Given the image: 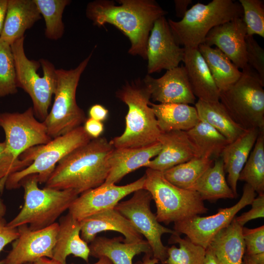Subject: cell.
Segmentation results:
<instances>
[{"label":"cell","instance_id":"11","mask_svg":"<svg viewBox=\"0 0 264 264\" xmlns=\"http://www.w3.org/2000/svg\"><path fill=\"white\" fill-rule=\"evenodd\" d=\"M153 199L151 194L144 189L133 193L129 199L119 202L114 208L128 219L135 229L146 239L153 256L162 264L167 258V247L164 245L161 237L164 234L177 233L162 225L150 207Z\"/></svg>","mask_w":264,"mask_h":264},{"label":"cell","instance_id":"27","mask_svg":"<svg viewBox=\"0 0 264 264\" xmlns=\"http://www.w3.org/2000/svg\"><path fill=\"white\" fill-rule=\"evenodd\" d=\"M242 228L234 218L229 225L213 238L208 247L220 264H242L245 254Z\"/></svg>","mask_w":264,"mask_h":264},{"label":"cell","instance_id":"23","mask_svg":"<svg viewBox=\"0 0 264 264\" xmlns=\"http://www.w3.org/2000/svg\"><path fill=\"white\" fill-rule=\"evenodd\" d=\"M80 232V221L69 213L62 217L59 220L52 259L60 264H66L67 257L73 255L88 263L90 256L89 245L82 239Z\"/></svg>","mask_w":264,"mask_h":264},{"label":"cell","instance_id":"45","mask_svg":"<svg viewBox=\"0 0 264 264\" xmlns=\"http://www.w3.org/2000/svg\"><path fill=\"white\" fill-rule=\"evenodd\" d=\"M88 113L89 118L102 122L107 118L109 111L102 105L95 104L89 108Z\"/></svg>","mask_w":264,"mask_h":264},{"label":"cell","instance_id":"9","mask_svg":"<svg viewBox=\"0 0 264 264\" xmlns=\"http://www.w3.org/2000/svg\"><path fill=\"white\" fill-rule=\"evenodd\" d=\"M143 189L154 201L157 220L169 224L207 212L196 191L179 188L168 181L163 172L147 168Z\"/></svg>","mask_w":264,"mask_h":264},{"label":"cell","instance_id":"31","mask_svg":"<svg viewBox=\"0 0 264 264\" xmlns=\"http://www.w3.org/2000/svg\"><path fill=\"white\" fill-rule=\"evenodd\" d=\"M195 107L199 120L209 124L230 143L248 130L244 129L233 120L220 101L207 102L198 100L195 103Z\"/></svg>","mask_w":264,"mask_h":264},{"label":"cell","instance_id":"4","mask_svg":"<svg viewBox=\"0 0 264 264\" xmlns=\"http://www.w3.org/2000/svg\"><path fill=\"white\" fill-rule=\"evenodd\" d=\"M36 175L24 177L20 186L24 189V203L20 212L7 223L11 227L29 224L36 230L56 222L57 219L68 210L79 194L72 189H40Z\"/></svg>","mask_w":264,"mask_h":264},{"label":"cell","instance_id":"42","mask_svg":"<svg viewBox=\"0 0 264 264\" xmlns=\"http://www.w3.org/2000/svg\"><path fill=\"white\" fill-rule=\"evenodd\" d=\"M251 204L252 208L250 210L235 217L237 222L242 227L251 220L264 217V194L255 198Z\"/></svg>","mask_w":264,"mask_h":264},{"label":"cell","instance_id":"29","mask_svg":"<svg viewBox=\"0 0 264 264\" xmlns=\"http://www.w3.org/2000/svg\"><path fill=\"white\" fill-rule=\"evenodd\" d=\"M225 173L222 160L220 157L215 160L213 165L203 174L190 190L197 192L203 201L236 198L225 179Z\"/></svg>","mask_w":264,"mask_h":264},{"label":"cell","instance_id":"49","mask_svg":"<svg viewBox=\"0 0 264 264\" xmlns=\"http://www.w3.org/2000/svg\"><path fill=\"white\" fill-rule=\"evenodd\" d=\"M159 262L158 260L153 256V254L146 253L141 261H138L134 264H157Z\"/></svg>","mask_w":264,"mask_h":264},{"label":"cell","instance_id":"25","mask_svg":"<svg viewBox=\"0 0 264 264\" xmlns=\"http://www.w3.org/2000/svg\"><path fill=\"white\" fill-rule=\"evenodd\" d=\"M124 240L122 236L112 238L96 237L89 245L90 255L98 259L106 257L112 264H132L135 256L142 253L153 254L146 240L127 243Z\"/></svg>","mask_w":264,"mask_h":264},{"label":"cell","instance_id":"51","mask_svg":"<svg viewBox=\"0 0 264 264\" xmlns=\"http://www.w3.org/2000/svg\"><path fill=\"white\" fill-rule=\"evenodd\" d=\"M34 264H60L59 263L52 259L43 257L39 259Z\"/></svg>","mask_w":264,"mask_h":264},{"label":"cell","instance_id":"43","mask_svg":"<svg viewBox=\"0 0 264 264\" xmlns=\"http://www.w3.org/2000/svg\"><path fill=\"white\" fill-rule=\"evenodd\" d=\"M19 236L18 228L8 226L3 218L0 219V252L6 245L13 242Z\"/></svg>","mask_w":264,"mask_h":264},{"label":"cell","instance_id":"54","mask_svg":"<svg viewBox=\"0 0 264 264\" xmlns=\"http://www.w3.org/2000/svg\"><path fill=\"white\" fill-rule=\"evenodd\" d=\"M242 264H255L252 260L247 255L244 254Z\"/></svg>","mask_w":264,"mask_h":264},{"label":"cell","instance_id":"40","mask_svg":"<svg viewBox=\"0 0 264 264\" xmlns=\"http://www.w3.org/2000/svg\"><path fill=\"white\" fill-rule=\"evenodd\" d=\"M246 56L247 65L258 75L264 84V50L253 36L247 35L245 38Z\"/></svg>","mask_w":264,"mask_h":264},{"label":"cell","instance_id":"7","mask_svg":"<svg viewBox=\"0 0 264 264\" xmlns=\"http://www.w3.org/2000/svg\"><path fill=\"white\" fill-rule=\"evenodd\" d=\"M91 139L83 126H81L65 134L52 138L45 144L29 148L19 157L28 159L32 163L9 175L4 182V188L7 190L18 188L21 181L31 175H36L39 183H45L60 160Z\"/></svg>","mask_w":264,"mask_h":264},{"label":"cell","instance_id":"15","mask_svg":"<svg viewBox=\"0 0 264 264\" xmlns=\"http://www.w3.org/2000/svg\"><path fill=\"white\" fill-rule=\"evenodd\" d=\"M145 178L144 175L137 180L125 185L104 183L87 190L74 200L68 209V213L74 218L81 221L92 215L114 208L122 198L143 189Z\"/></svg>","mask_w":264,"mask_h":264},{"label":"cell","instance_id":"41","mask_svg":"<svg viewBox=\"0 0 264 264\" xmlns=\"http://www.w3.org/2000/svg\"><path fill=\"white\" fill-rule=\"evenodd\" d=\"M245 255L252 256L264 253V226L254 229L242 227Z\"/></svg>","mask_w":264,"mask_h":264},{"label":"cell","instance_id":"46","mask_svg":"<svg viewBox=\"0 0 264 264\" xmlns=\"http://www.w3.org/2000/svg\"><path fill=\"white\" fill-rule=\"evenodd\" d=\"M192 3V0H175L176 15L177 17H183L188 10L189 5Z\"/></svg>","mask_w":264,"mask_h":264},{"label":"cell","instance_id":"34","mask_svg":"<svg viewBox=\"0 0 264 264\" xmlns=\"http://www.w3.org/2000/svg\"><path fill=\"white\" fill-rule=\"evenodd\" d=\"M239 180L245 181L259 195L264 194V129L260 130Z\"/></svg>","mask_w":264,"mask_h":264},{"label":"cell","instance_id":"13","mask_svg":"<svg viewBox=\"0 0 264 264\" xmlns=\"http://www.w3.org/2000/svg\"><path fill=\"white\" fill-rule=\"evenodd\" d=\"M0 127L5 133L8 152L16 158L29 148L52 139L43 122L36 119L32 107L22 113H0Z\"/></svg>","mask_w":264,"mask_h":264},{"label":"cell","instance_id":"48","mask_svg":"<svg viewBox=\"0 0 264 264\" xmlns=\"http://www.w3.org/2000/svg\"><path fill=\"white\" fill-rule=\"evenodd\" d=\"M204 264H220L216 257L209 247L206 249Z\"/></svg>","mask_w":264,"mask_h":264},{"label":"cell","instance_id":"37","mask_svg":"<svg viewBox=\"0 0 264 264\" xmlns=\"http://www.w3.org/2000/svg\"><path fill=\"white\" fill-rule=\"evenodd\" d=\"M17 88L11 45L0 39V97L17 93Z\"/></svg>","mask_w":264,"mask_h":264},{"label":"cell","instance_id":"50","mask_svg":"<svg viewBox=\"0 0 264 264\" xmlns=\"http://www.w3.org/2000/svg\"><path fill=\"white\" fill-rule=\"evenodd\" d=\"M248 256L252 260L255 264H264V253Z\"/></svg>","mask_w":264,"mask_h":264},{"label":"cell","instance_id":"36","mask_svg":"<svg viewBox=\"0 0 264 264\" xmlns=\"http://www.w3.org/2000/svg\"><path fill=\"white\" fill-rule=\"evenodd\" d=\"M45 22L44 35L52 40L60 39L64 34L65 25L62 16L69 0H34Z\"/></svg>","mask_w":264,"mask_h":264},{"label":"cell","instance_id":"22","mask_svg":"<svg viewBox=\"0 0 264 264\" xmlns=\"http://www.w3.org/2000/svg\"><path fill=\"white\" fill-rule=\"evenodd\" d=\"M182 62L195 96L205 102L219 101L220 90L198 48H184Z\"/></svg>","mask_w":264,"mask_h":264},{"label":"cell","instance_id":"3","mask_svg":"<svg viewBox=\"0 0 264 264\" xmlns=\"http://www.w3.org/2000/svg\"><path fill=\"white\" fill-rule=\"evenodd\" d=\"M128 108L123 133L110 141L114 148H141L158 142L161 132L153 109L151 95L143 80L127 82L116 93Z\"/></svg>","mask_w":264,"mask_h":264},{"label":"cell","instance_id":"52","mask_svg":"<svg viewBox=\"0 0 264 264\" xmlns=\"http://www.w3.org/2000/svg\"><path fill=\"white\" fill-rule=\"evenodd\" d=\"M7 211L6 206L3 200L0 199V219L3 218Z\"/></svg>","mask_w":264,"mask_h":264},{"label":"cell","instance_id":"17","mask_svg":"<svg viewBox=\"0 0 264 264\" xmlns=\"http://www.w3.org/2000/svg\"><path fill=\"white\" fill-rule=\"evenodd\" d=\"M143 81L149 89L151 99L160 104H194L196 97L184 66L167 70L159 78L147 74Z\"/></svg>","mask_w":264,"mask_h":264},{"label":"cell","instance_id":"38","mask_svg":"<svg viewBox=\"0 0 264 264\" xmlns=\"http://www.w3.org/2000/svg\"><path fill=\"white\" fill-rule=\"evenodd\" d=\"M247 35L264 38V4L262 0H239Z\"/></svg>","mask_w":264,"mask_h":264},{"label":"cell","instance_id":"33","mask_svg":"<svg viewBox=\"0 0 264 264\" xmlns=\"http://www.w3.org/2000/svg\"><path fill=\"white\" fill-rule=\"evenodd\" d=\"M214 160L202 157H194L164 172L165 178L175 186L190 190L203 174L214 164Z\"/></svg>","mask_w":264,"mask_h":264},{"label":"cell","instance_id":"56","mask_svg":"<svg viewBox=\"0 0 264 264\" xmlns=\"http://www.w3.org/2000/svg\"><path fill=\"white\" fill-rule=\"evenodd\" d=\"M34 264L32 263H26V264Z\"/></svg>","mask_w":264,"mask_h":264},{"label":"cell","instance_id":"55","mask_svg":"<svg viewBox=\"0 0 264 264\" xmlns=\"http://www.w3.org/2000/svg\"><path fill=\"white\" fill-rule=\"evenodd\" d=\"M0 264H3V260L0 261Z\"/></svg>","mask_w":264,"mask_h":264},{"label":"cell","instance_id":"5","mask_svg":"<svg viewBox=\"0 0 264 264\" xmlns=\"http://www.w3.org/2000/svg\"><path fill=\"white\" fill-rule=\"evenodd\" d=\"M243 17L238 1L213 0L207 4L198 2L188 9L179 21H168L176 42L184 48H198L203 44L213 27Z\"/></svg>","mask_w":264,"mask_h":264},{"label":"cell","instance_id":"53","mask_svg":"<svg viewBox=\"0 0 264 264\" xmlns=\"http://www.w3.org/2000/svg\"><path fill=\"white\" fill-rule=\"evenodd\" d=\"M93 264H112L111 261L106 257H101L98 261Z\"/></svg>","mask_w":264,"mask_h":264},{"label":"cell","instance_id":"24","mask_svg":"<svg viewBox=\"0 0 264 264\" xmlns=\"http://www.w3.org/2000/svg\"><path fill=\"white\" fill-rule=\"evenodd\" d=\"M41 19V14L34 0H8L0 39L11 45L24 37L25 31Z\"/></svg>","mask_w":264,"mask_h":264},{"label":"cell","instance_id":"47","mask_svg":"<svg viewBox=\"0 0 264 264\" xmlns=\"http://www.w3.org/2000/svg\"><path fill=\"white\" fill-rule=\"evenodd\" d=\"M7 4L8 0H0V36L4 25Z\"/></svg>","mask_w":264,"mask_h":264},{"label":"cell","instance_id":"6","mask_svg":"<svg viewBox=\"0 0 264 264\" xmlns=\"http://www.w3.org/2000/svg\"><path fill=\"white\" fill-rule=\"evenodd\" d=\"M24 36L16 40L11 47L14 60L17 88L30 97L36 117L44 121L48 114L56 85L54 65L47 60H30L24 49Z\"/></svg>","mask_w":264,"mask_h":264},{"label":"cell","instance_id":"21","mask_svg":"<svg viewBox=\"0 0 264 264\" xmlns=\"http://www.w3.org/2000/svg\"><path fill=\"white\" fill-rule=\"evenodd\" d=\"M161 148L159 142L141 148H114L109 155L110 171L104 183L115 184L127 174L146 167Z\"/></svg>","mask_w":264,"mask_h":264},{"label":"cell","instance_id":"16","mask_svg":"<svg viewBox=\"0 0 264 264\" xmlns=\"http://www.w3.org/2000/svg\"><path fill=\"white\" fill-rule=\"evenodd\" d=\"M184 48L180 47L171 32L165 16L154 23L148 40V74L178 66L183 61Z\"/></svg>","mask_w":264,"mask_h":264},{"label":"cell","instance_id":"39","mask_svg":"<svg viewBox=\"0 0 264 264\" xmlns=\"http://www.w3.org/2000/svg\"><path fill=\"white\" fill-rule=\"evenodd\" d=\"M32 162L22 158H15L9 153L5 142H0V192L4 188V182L11 174L28 167Z\"/></svg>","mask_w":264,"mask_h":264},{"label":"cell","instance_id":"12","mask_svg":"<svg viewBox=\"0 0 264 264\" xmlns=\"http://www.w3.org/2000/svg\"><path fill=\"white\" fill-rule=\"evenodd\" d=\"M255 196L256 192L253 188L245 183L241 198L234 205L220 208L217 213L213 215H196L175 222L174 230L179 234H185L193 243L206 249L215 236L230 224L237 213L251 204Z\"/></svg>","mask_w":264,"mask_h":264},{"label":"cell","instance_id":"1","mask_svg":"<svg viewBox=\"0 0 264 264\" xmlns=\"http://www.w3.org/2000/svg\"><path fill=\"white\" fill-rule=\"evenodd\" d=\"M118 5L110 0H97L88 3L87 17L94 25L109 23L129 39L128 53L147 59V45L154 22L167 12L154 0H119Z\"/></svg>","mask_w":264,"mask_h":264},{"label":"cell","instance_id":"44","mask_svg":"<svg viewBox=\"0 0 264 264\" xmlns=\"http://www.w3.org/2000/svg\"><path fill=\"white\" fill-rule=\"evenodd\" d=\"M83 127L86 133L92 139L99 137L104 131L103 123L90 118L86 120Z\"/></svg>","mask_w":264,"mask_h":264},{"label":"cell","instance_id":"30","mask_svg":"<svg viewBox=\"0 0 264 264\" xmlns=\"http://www.w3.org/2000/svg\"><path fill=\"white\" fill-rule=\"evenodd\" d=\"M198 48L220 91L228 88L240 78L242 71L219 48L204 44Z\"/></svg>","mask_w":264,"mask_h":264},{"label":"cell","instance_id":"2","mask_svg":"<svg viewBox=\"0 0 264 264\" xmlns=\"http://www.w3.org/2000/svg\"><path fill=\"white\" fill-rule=\"evenodd\" d=\"M114 148L105 137L92 139L59 162L44 187L72 189L81 194L99 186L109 175L108 157Z\"/></svg>","mask_w":264,"mask_h":264},{"label":"cell","instance_id":"35","mask_svg":"<svg viewBox=\"0 0 264 264\" xmlns=\"http://www.w3.org/2000/svg\"><path fill=\"white\" fill-rule=\"evenodd\" d=\"M169 243H177L167 248V258L163 264H204L206 249L182 238L178 233L172 234Z\"/></svg>","mask_w":264,"mask_h":264},{"label":"cell","instance_id":"8","mask_svg":"<svg viewBox=\"0 0 264 264\" xmlns=\"http://www.w3.org/2000/svg\"><path fill=\"white\" fill-rule=\"evenodd\" d=\"M242 72L236 83L220 91L219 101L244 129H264V84L248 65Z\"/></svg>","mask_w":264,"mask_h":264},{"label":"cell","instance_id":"26","mask_svg":"<svg viewBox=\"0 0 264 264\" xmlns=\"http://www.w3.org/2000/svg\"><path fill=\"white\" fill-rule=\"evenodd\" d=\"M260 130H248L236 140L227 144L221 152L220 157L225 173L228 174L227 183L236 197L240 174L254 147Z\"/></svg>","mask_w":264,"mask_h":264},{"label":"cell","instance_id":"32","mask_svg":"<svg viewBox=\"0 0 264 264\" xmlns=\"http://www.w3.org/2000/svg\"><path fill=\"white\" fill-rule=\"evenodd\" d=\"M186 132L199 156L214 160L220 157L222 151L230 143L217 130L200 120Z\"/></svg>","mask_w":264,"mask_h":264},{"label":"cell","instance_id":"19","mask_svg":"<svg viewBox=\"0 0 264 264\" xmlns=\"http://www.w3.org/2000/svg\"><path fill=\"white\" fill-rule=\"evenodd\" d=\"M158 142L161 145V150L147 168L163 172L194 157H200L185 131L161 132Z\"/></svg>","mask_w":264,"mask_h":264},{"label":"cell","instance_id":"10","mask_svg":"<svg viewBox=\"0 0 264 264\" xmlns=\"http://www.w3.org/2000/svg\"><path fill=\"white\" fill-rule=\"evenodd\" d=\"M91 53L75 68L56 69L54 99L50 112L43 122L52 139L81 126L87 119L76 98L77 86L82 74L91 57Z\"/></svg>","mask_w":264,"mask_h":264},{"label":"cell","instance_id":"20","mask_svg":"<svg viewBox=\"0 0 264 264\" xmlns=\"http://www.w3.org/2000/svg\"><path fill=\"white\" fill-rule=\"evenodd\" d=\"M80 221L81 237L90 243L100 232L113 231L122 234L124 242H136L143 240L142 236L135 229L130 221L115 208L88 217Z\"/></svg>","mask_w":264,"mask_h":264},{"label":"cell","instance_id":"18","mask_svg":"<svg viewBox=\"0 0 264 264\" xmlns=\"http://www.w3.org/2000/svg\"><path fill=\"white\" fill-rule=\"evenodd\" d=\"M246 25L242 17L237 18L217 25L206 35L203 44L215 45L239 68L248 65L246 56Z\"/></svg>","mask_w":264,"mask_h":264},{"label":"cell","instance_id":"28","mask_svg":"<svg viewBox=\"0 0 264 264\" xmlns=\"http://www.w3.org/2000/svg\"><path fill=\"white\" fill-rule=\"evenodd\" d=\"M161 132H187L199 120L195 107L184 104H158L150 102Z\"/></svg>","mask_w":264,"mask_h":264},{"label":"cell","instance_id":"14","mask_svg":"<svg viewBox=\"0 0 264 264\" xmlns=\"http://www.w3.org/2000/svg\"><path fill=\"white\" fill-rule=\"evenodd\" d=\"M19 236L12 242V247L3 260V264L34 263L39 259H52L59 230V223L33 230L27 224L17 227Z\"/></svg>","mask_w":264,"mask_h":264}]
</instances>
